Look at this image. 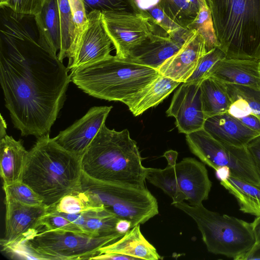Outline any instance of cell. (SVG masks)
Masks as SVG:
<instances>
[{
	"label": "cell",
	"mask_w": 260,
	"mask_h": 260,
	"mask_svg": "<svg viewBox=\"0 0 260 260\" xmlns=\"http://www.w3.org/2000/svg\"><path fill=\"white\" fill-rule=\"evenodd\" d=\"M112 106L91 107L80 119L60 133L54 141L66 150L82 157L98 134Z\"/></svg>",
	"instance_id": "14"
},
{
	"label": "cell",
	"mask_w": 260,
	"mask_h": 260,
	"mask_svg": "<svg viewBox=\"0 0 260 260\" xmlns=\"http://www.w3.org/2000/svg\"><path fill=\"white\" fill-rule=\"evenodd\" d=\"M47 0H10L7 8L16 14L35 16L42 10Z\"/></svg>",
	"instance_id": "39"
},
{
	"label": "cell",
	"mask_w": 260,
	"mask_h": 260,
	"mask_svg": "<svg viewBox=\"0 0 260 260\" xmlns=\"http://www.w3.org/2000/svg\"><path fill=\"white\" fill-rule=\"evenodd\" d=\"M134 2L138 12L151 18L169 34L181 27L165 13L161 0H134Z\"/></svg>",
	"instance_id": "31"
},
{
	"label": "cell",
	"mask_w": 260,
	"mask_h": 260,
	"mask_svg": "<svg viewBox=\"0 0 260 260\" xmlns=\"http://www.w3.org/2000/svg\"><path fill=\"white\" fill-rule=\"evenodd\" d=\"M178 185L191 205L208 199L212 182L205 164L192 157L184 158L175 166Z\"/></svg>",
	"instance_id": "17"
},
{
	"label": "cell",
	"mask_w": 260,
	"mask_h": 260,
	"mask_svg": "<svg viewBox=\"0 0 260 260\" xmlns=\"http://www.w3.org/2000/svg\"><path fill=\"white\" fill-rule=\"evenodd\" d=\"M87 13L93 10L101 11L138 12L134 0H83Z\"/></svg>",
	"instance_id": "38"
},
{
	"label": "cell",
	"mask_w": 260,
	"mask_h": 260,
	"mask_svg": "<svg viewBox=\"0 0 260 260\" xmlns=\"http://www.w3.org/2000/svg\"><path fill=\"white\" fill-rule=\"evenodd\" d=\"M127 129L102 126L81 157L82 178L145 187L146 168Z\"/></svg>",
	"instance_id": "2"
},
{
	"label": "cell",
	"mask_w": 260,
	"mask_h": 260,
	"mask_svg": "<svg viewBox=\"0 0 260 260\" xmlns=\"http://www.w3.org/2000/svg\"><path fill=\"white\" fill-rule=\"evenodd\" d=\"M167 161L168 165L172 167H175L176 165V160L178 156V152L176 151L170 150L166 151L163 155Z\"/></svg>",
	"instance_id": "46"
},
{
	"label": "cell",
	"mask_w": 260,
	"mask_h": 260,
	"mask_svg": "<svg viewBox=\"0 0 260 260\" xmlns=\"http://www.w3.org/2000/svg\"><path fill=\"white\" fill-rule=\"evenodd\" d=\"M3 188L5 193V198L28 206L45 205L42 199L28 185L22 181L3 186Z\"/></svg>",
	"instance_id": "33"
},
{
	"label": "cell",
	"mask_w": 260,
	"mask_h": 260,
	"mask_svg": "<svg viewBox=\"0 0 260 260\" xmlns=\"http://www.w3.org/2000/svg\"><path fill=\"white\" fill-rule=\"evenodd\" d=\"M47 207L70 214L82 213L105 208L94 194L82 188L65 195L55 205Z\"/></svg>",
	"instance_id": "26"
},
{
	"label": "cell",
	"mask_w": 260,
	"mask_h": 260,
	"mask_svg": "<svg viewBox=\"0 0 260 260\" xmlns=\"http://www.w3.org/2000/svg\"><path fill=\"white\" fill-rule=\"evenodd\" d=\"M49 231H66L84 233L83 230L71 222L58 212L47 208L45 213L39 220V228Z\"/></svg>",
	"instance_id": "34"
},
{
	"label": "cell",
	"mask_w": 260,
	"mask_h": 260,
	"mask_svg": "<svg viewBox=\"0 0 260 260\" xmlns=\"http://www.w3.org/2000/svg\"><path fill=\"white\" fill-rule=\"evenodd\" d=\"M0 82L22 136L49 134L64 104L69 70L39 42L34 16L1 8Z\"/></svg>",
	"instance_id": "1"
},
{
	"label": "cell",
	"mask_w": 260,
	"mask_h": 260,
	"mask_svg": "<svg viewBox=\"0 0 260 260\" xmlns=\"http://www.w3.org/2000/svg\"><path fill=\"white\" fill-rule=\"evenodd\" d=\"M260 259V244H255L247 252L241 255L237 260Z\"/></svg>",
	"instance_id": "42"
},
{
	"label": "cell",
	"mask_w": 260,
	"mask_h": 260,
	"mask_svg": "<svg viewBox=\"0 0 260 260\" xmlns=\"http://www.w3.org/2000/svg\"><path fill=\"white\" fill-rule=\"evenodd\" d=\"M251 223L255 240V244H260V216H256Z\"/></svg>",
	"instance_id": "45"
},
{
	"label": "cell",
	"mask_w": 260,
	"mask_h": 260,
	"mask_svg": "<svg viewBox=\"0 0 260 260\" xmlns=\"http://www.w3.org/2000/svg\"><path fill=\"white\" fill-rule=\"evenodd\" d=\"M194 31L181 27L170 34L167 31L155 33L132 50L127 58L124 59L158 71L160 66L175 54Z\"/></svg>",
	"instance_id": "12"
},
{
	"label": "cell",
	"mask_w": 260,
	"mask_h": 260,
	"mask_svg": "<svg viewBox=\"0 0 260 260\" xmlns=\"http://www.w3.org/2000/svg\"><path fill=\"white\" fill-rule=\"evenodd\" d=\"M10 0H0V8L7 7Z\"/></svg>",
	"instance_id": "49"
},
{
	"label": "cell",
	"mask_w": 260,
	"mask_h": 260,
	"mask_svg": "<svg viewBox=\"0 0 260 260\" xmlns=\"http://www.w3.org/2000/svg\"><path fill=\"white\" fill-rule=\"evenodd\" d=\"M200 84L182 83L166 111L168 116L175 118L179 133L187 135L203 128L206 117L203 109Z\"/></svg>",
	"instance_id": "13"
},
{
	"label": "cell",
	"mask_w": 260,
	"mask_h": 260,
	"mask_svg": "<svg viewBox=\"0 0 260 260\" xmlns=\"http://www.w3.org/2000/svg\"><path fill=\"white\" fill-rule=\"evenodd\" d=\"M207 52L203 38L195 30L182 47L160 66L158 71L181 83L186 82Z\"/></svg>",
	"instance_id": "16"
},
{
	"label": "cell",
	"mask_w": 260,
	"mask_h": 260,
	"mask_svg": "<svg viewBox=\"0 0 260 260\" xmlns=\"http://www.w3.org/2000/svg\"><path fill=\"white\" fill-rule=\"evenodd\" d=\"M82 177L81 157L63 149L48 134L37 138L28 151L21 181L50 207L81 189Z\"/></svg>",
	"instance_id": "3"
},
{
	"label": "cell",
	"mask_w": 260,
	"mask_h": 260,
	"mask_svg": "<svg viewBox=\"0 0 260 260\" xmlns=\"http://www.w3.org/2000/svg\"><path fill=\"white\" fill-rule=\"evenodd\" d=\"M124 235L117 232L92 236L84 233L49 231L42 228L25 242L19 244L28 259H92L100 249Z\"/></svg>",
	"instance_id": "7"
},
{
	"label": "cell",
	"mask_w": 260,
	"mask_h": 260,
	"mask_svg": "<svg viewBox=\"0 0 260 260\" xmlns=\"http://www.w3.org/2000/svg\"><path fill=\"white\" fill-rule=\"evenodd\" d=\"M203 128L218 141L237 147H246L260 135L228 112L207 118Z\"/></svg>",
	"instance_id": "19"
},
{
	"label": "cell",
	"mask_w": 260,
	"mask_h": 260,
	"mask_svg": "<svg viewBox=\"0 0 260 260\" xmlns=\"http://www.w3.org/2000/svg\"><path fill=\"white\" fill-rule=\"evenodd\" d=\"M187 28L190 30H196L202 37L207 52L216 47H219L220 44L215 33L212 15L207 2L201 7L196 18L187 26Z\"/></svg>",
	"instance_id": "29"
},
{
	"label": "cell",
	"mask_w": 260,
	"mask_h": 260,
	"mask_svg": "<svg viewBox=\"0 0 260 260\" xmlns=\"http://www.w3.org/2000/svg\"><path fill=\"white\" fill-rule=\"evenodd\" d=\"M185 138L190 151L204 164L215 170L228 167L230 176L260 185V179L246 146L221 143L204 128L186 135Z\"/></svg>",
	"instance_id": "9"
},
{
	"label": "cell",
	"mask_w": 260,
	"mask_h": 260,
	"mask_svg": "<svg viewBox=\"0 0 260 260\" xmlns=\"http://www.w3.org/2000/svg\"><path fill=\"white\" fill-rule=\"evenodd\" d=\"M165 13L178 25L187 28L196 18L200 8L188 0H161Z\"/></svg>",
	"instance_id": "30"
},
{
	"label": "cell",
	"mask_w": 260,
	"mask_h": 260,
	"mask_svg": "<svg viewBox=\"0 0 260 260\" xmlns=\"http://www.w3.org/2000/svg\"><path fill=\"white\" fill-rule=\"evenodd\" d=\"M203 109L206 119L228 112L232 100L226 84L210 76L200 84Z\"/></svg>",
	"instance_id": "24"
},
{
	"label": "cell",
	"mask_w": 260,
	"mask_h": 260,
	"mask_svg": "<svg viewBox=\"0 0 260 260\" xmlns=\"http://www.w3.org/2000/svg\"><path fill=\"white\" fill-rule=\"evenodd\" d=\"M145 178L171 197L173 200L172 205L186 200L185 195L179 188L175 167L168 165L164 169L146 168Z\"/></svg>",
	"instance_id": "27"
},
{
	"label": "cell",
	"mask_w": 260,
	"mask_h": 260,
	"mask_svg": "<svg viewBox=\"0 0 260 260\" xmlns=\"http://www.w3.org/2000/svg\"><path fill=\"white\" fill-rule=\"evenodd\" d=\"M226 85L231 99L240 98L245 100L250 109L251 114L260 119V89L235 84H226Z\"/></svg>",
	"instance_id": "37"
},
{
	"label": "cell",
	"mask_w": 260,
	"mask_h": 260,
	"mask_svg": "<svg viewBox=\"0 0 260 260\" xmlns=\"http://www.w3.org/2000/svg\"><path fill=\"white\" fill-rule=\"evenodd\" d=\"M61 23V48L58 53V59L62 61L69 58L70 35L71 32V15L69 0H57Z\"/></svg>",
	"instance_id": "35"
},
{
	"label": "cell",
	"mask_w": 260,
	"mask_h": 260,
	"mask_svg": "<svg viewBox=\"0 0 260 260\" xmlns=\"http://www.w3.org/2000/svg\"><path fill=\"white\" fill-rule=\"evenodd\" d=\"M119 219L106 208L89 211L83 229L86 234L92 236L110 235L117 232L115 225Z\"/></svg>",
	"instance_id": "28"
},
{
	"label": "cell",
	"mask_w": 260,
	"mask_h": 260,
	"mask_svg": "<svg viewBox=\"0 0 260 260\" xmlns=\"http://www.w3.org/2000/svg\"><path fill=\"white\" fill-rule=\"evenodd\" d=\"M225 57V54L219 47L207 52L201 59L195 71L186 82L201 83L209 77L214 66Z\"/></svg>",
	"instance_id": "36"
},
{
	"label": "cell",
	"mask_w": 260,
	"mask_h": 260,
	"mask_svg": "<svg viewBox=\"0 0 260 260\" xmlns=\"http://www.w3.org/2000/svg\"><path fill=\"white\" fill-rule=\"evenodd\" d=\"M220 182L235 197L241 211L256 216H260V185L232 176Z\"/></svg>",
	"instance_id": "25"
},
{
	"label": "cell",
	"mask_w": 260,
	"mask_h": 260,
	"mask_svg": "<svg viewBox=\"0 0 260 260\" xmlns=\"http://www.w3.org/2000/svg\"><path fill=\"white\" fill-rule=\"evenodd\" d=\"M71 81L96 98L123 104L160 74L157 70L116 55L71 71Z\"/></svg>",
	"instance_id": "4"
},
{
	"label": "cell",
	"mask_w": 260,
	"mask_h": 260,
	"mask_svg": "<svg viewBox=\"0 0 260 260\" xmlns=\"http://www.w3.org/2000/svg\"><path fill=\"white\" fill-rule=\"evenodd\" d=\"M140 224L136 225L115 242L100 249V254L118 253L137 259L158 260L161 256L156 248L142 234Z\"/></svg>",
	"instance_id": "21"
},
{
	"label": "cell",
	"mask_w": 260,
	"mask_h": 260,
	"mask_svg": "<svg viewBox=\"0 0 260 260\" xmlns=\"http://www.w3.org/2000/svg\"><path fill=\"white\" fill-rule=\"evenodd\" d=\"M215 171L216 176L220 181L228 178L231 175L230 170L226 167H220Z\"/></svg>",
	"instance_id": "47"
},
{
	"label": "cell",
	"mask_w": 260,
	"mask_h": 260,
	"mask_svg": "<svg viewBox=\"0 0 260 260\" xmlns=\"http://www.w3.org/2000/svg\"><path fill=\"white\" fill-rule=\"evenodd\" d=\"M82 188L93 193L118 218L130 221L133 228L158 214L157 200L146 188L92 181L82 178Z\"/></svg>",
	"instance_id": "8"
},
{
	"label": "cell",
	"mask_w": 260,
	"mask_h": 260,
	"mask_svg": "<svg viewBox=\"0 0 260 260\" xmlns=\"http://www.w3.org/2000/svg\"><path fill=\"white\" fill-rule=\"evenodd\" d=\"M71 15V32L69 60L73 55L78 41L88 24L87 12L83 0H69Z\"/></svg>",
	"instance_id": "32"
},
{
	"label": "cell",
	"mask_w": 260,
	"mask_h": 260,
	"mask_svg": "<svg viewBox=\"0 0 260 260\" xmlns=\"http://www.w3.org/2000/svg\"><path fill=\"white\" fill-rule=\"evenodd\" d=\"M132 228V223L130 221L119 219L115 225L116 231L121 234L124 235Z\"/></svg>",
	"instance_id": "44"
},
{
	"label": "cell",
	"mask_w": 260,
	"mask_h": 260,
	"mask_svg": "<svg viewBox=\"0 0 260 260\" xmlns=\"http://www.w3.org/2000/svg\"><path fill=\"white\" fill-rule=\"evenodd\" d=\"M227 58L260 60V0H206Z\"/></svg>",
	"instance_id": "5"
},
{
	"label": "cell",
	"mask_w": 260,
	"mask_h": 260,
	"mask_svg": "<svg viewBox=\"0 0 260 260\" xmlns=\"http://www.w3.org/2000/svg\"><path fill=\"white\" fill-rule=\"evenodd\" d=\"M102 20L116 50V56L123 59L152 35L166 31L151 18L140 12L102 11Z\"/></svg>",
	"instance_id": "10"
},
{
	"label": "cell",
	"mask_w": 260,
	"mask_h": 260,
	"mask_svg": "<svg viewBox=\"0 0 260 260\" xmlns=\"http://www.w3.org/2000/svg\"><path fill=\"white\" fill-rule=\"evenodd\" d=\"M92 259L134 260L136 258L118 253H103L94 256Z\"/></svg>",
	"instance_id": "43"
},
{
	"label": "cell",
	"mask_w": 260,
	"mask_h": 260,
	"mask_svg": "<svg viewBox=\"0 0 260 260\" xmlns=\"http://www.w3.org/2000/svg\"><path fill=\"white\" fill-rule=\"evenodd\" d=\"M34 18L39 42L47 49L58 54L61 48V34L57 0H47Z\"/></svg>",
	"instance_id": "23"
},
{
	"label": "cell",
	"mask_w": 260,
	"mask_h": 260,
	"mask_svg": "<svg viewBox=\"0 0 260 260\" xmlns=\"http://www.w3.org/2000/svg\"><path fill=\"white\" fill-rule=\"evenodd\" d=\"M245 125L260 135V119L252 114L239 119Z\"/></svg>",
	"instance_id": "41"
},
{
	"label": "cell",
	"mask_w": 260,
	"mask_h": 260,
	"mask_svg": "<svg viewBox=\"0 0 260 260\" xmlns=\"http://www.w3.org/2000/svg\"><path fill=\"white\" fill-rule=\"evenodd\" d=\"M88 24L81 35L67 68L71 71L105 59L112 55V42L102 23V11L93 10L87 14Z\"/></svg>",
	"instance_id": "11"
},
{
	"label": "cell",
	"mask_w": 260,
	"mask_h": 260,
	"mask_svg": "<svg viewBox=\"0 0 260 260\" xmlns=\"http://www.w3.org/2000/svg\"><path fill=\"white\" fill-rule=\"evenodd\" d=\"M161 74L124 104L135 116L161 103L180 84Z\"/></svg>",
	"instance_id": "22"
},
{
	"label": "cell",
	"mask_w": 260,
	"mask_h": 260,
	"mask_svg": "<svg viewBox=\"0 0 260 260\" xmlns=\"http://www.w3.org/2000/svg\"><path fill=\"white\" fill-rule=\"evenodd\" d=\"M5 235L1 240L2 249L21 244L34 235L39 228V220L47 207L32 206L5 198Z\"/></svg>",
	"instance_id": "15"
},
{
	"label": "cell",
	"mask_w": 260,
	"mask_h": 260,
	"mask_svg": "<svg viewBox=\"0 0 260 260\" xmlns=\"http://www.w3.org/2000/svg\"><path fill=\"white\" fill-rule=\"evenodd\" d=\"M173 205L194 220L209 252L237 260L255 243L251 223L210 211L202 204Z\"/></svg>",
	"instance_id": "6"
},
{
	"label": "cell",
	"mask_w": 260,
	"mask_h": 260,
	"mask_svg": "<svg viewBox=\"0 0 260 260\" xmlns=\"http://www.w3.org/2000/svg\"><path fill=\"white\" fill-rule=\"evenodd\" d=\"M210 76L226 84L260 89V60L225 57L214 66Z\"/></svg>",
	"instance_id": "18"
},
{
	"label": "cell",
	"mask_w": 260,
	"mask_h": 260,
	"mask_svg": "<svg viewBox=\"0 0 260 260\" xmlns=\"http://www.w3.org/2000/svg\"><path fill=\"white\" fill-rule=\"evenodd\" d=\"M28 151L21 140L6 135L0 138V175L3 186L21 181Z\"/></svg>",
	"instance_id": "20"
},
{
	"label": "cell",
	"mask_w": 260,
	"mask_h": 260,
	"mask_svg": "<svg viewBox=\"0 0 260 260\" xmlns=\"http://www.w3.org/2000/svg\"><path fill=\"white\" fill-rule=\"evenodd\" d=\"M7 123L3 118L2 115H1V124H0V138L5 136L6 134Z\"/></svg>",
	"instance_id": "48"
},
{
	"label": "cell",
	"mask_w": 260,
	"mask_h": 260,
	"mask_svg": "<svg viewBox=\"0 0 260 260\" xmlns=\"http://www.w3.org/2000/svg\"><path fill=\"white\" fill-rule=\"evenodd\" d=\"M260 179V135L252 140L246 146Z\"/></svg>",
	"instance_id": "40"
}]
</instances>
